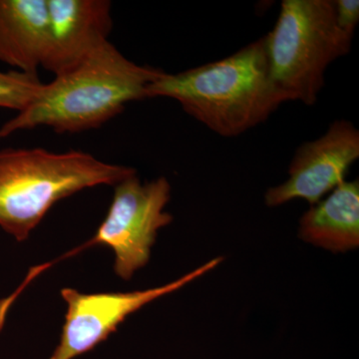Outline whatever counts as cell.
<instances>
[{
	"instance_id": "obj_11",
	"label": "cell",
	"mask_w": 359,
	"mask_h": 359,
	"mask_svg": "<svg viewBox=\"0 0 359 359\" xmlns=\"http://www.w3.org/2000/svg\"><path fill=\"white\" fill-rule=\"evenodd\" d=\"M43 84L39 75L11 70L0 71V108L25 110L36 98Z\"/></svg>"
},
{
	"instance_id": "obj_1",
	"label": "cell",
	"mask_w": 359,
	"mask_h": 359,
	"mask_svg": "<svg viewBox=\"0 0 359 359\" xmlns=\"http://www.w3.org/2000/svg\"><path fill=\"white\" fill-rule=\"evenodd\" d=\"M163 73L136 65L108 41L72 69L43 84L25 110L0 127V139L42 126L59 134L99 128L127 104L148 99L149 85Z\"/></svg>"
},
{
	"instance_id": "obj_12",
	"label": "cell",
	"mask_w": 359,
	"mask_h": 359,
	"mask_svg": "<svg viewBox=\"0 0 359 359\" xmlns=\"http://www.w3.org/2000/svg\"><path fill=\"white\" fill-rule=\"evenodd\" d=\"M334 15L340 32L353 39L359 22L358 0H334Z\"/></svg>"
},
{
	"instance_id": "obj_5",
	"label": "cell",
	"mask_w": 359,
	"mask_h": 359,
	"mask_svg": "<svg viewBox=\"0 0 359 359\" xmlns=\"http://www.w3.org/2000/svg\"><path fill=\"white\" fill-rule=\"evenodd\" d=\"M114 187L109 212L95 236L59 261L93 245H107L114 252L116 275L128 280L148 264L158 231L173 221L165 212L171 185L164 177L143 184L135 174Z\"/></svg>"
},
{
	"instance_id": "obj_2",
	"label": "cell",
	"mask_w": 359,
	"mask_h": 359,
	"mask_svg": "<svg viewBox=\"0 0 359 359\" xmlns=\"http://www.w3.org/2000/svg\"><path fill=\"white\" fill-rule=\"evenodd\" d=\"M173 99L187 114L222 137H237L269 119L287 102L269 75L264 37L228 57L164 72L149 85L147 98Z\"/></svg>"
},
{
	"instance_id": "obj_3",
	"label": "cell",
	"mask_w": 359,
	"mask_h": 359,
	"mask_svg": "<svg viewBox=\"0 0 359 359\" xmlns=\"http://www.w3.org/2000/svg\"><path fill=\"white\" fill-rule=\"evenodd\" d=\"M136 170L82 151L42 148L0 151V226L22 242L52 205L84 189L117 185Z\"/></svg>"
},
{
	"instance_id": "obj_9",
	"label": "cell",
	"mask_w": 359,
	"mask_h": 359,
	"mask_svg": "<svg viewBox=\"0 0 359 359\" xmlns=\"http://www.w3.org/2000/svg\"><path fill=\"white\" fill-rule=\"evenodd\" d=\"M48 36L47 0H0V61L37 74Z\"/></svg>"
},
{
	"instance_id": "obj_7",
	"label": "cell",
	"mask_w": 359,
	"mask_h": 359,
	"mask_svg": "<svg viewBox=\"0 0 359 359\" xmlns=\"http://www.w3.org/2000/svg\"><path fill=\"white\" fill-rule=\"evenodd\" d=\"M358 158V129L347 120H337L320 138L297 148L290 164L289 179L266 191V205L278 207L295 199L318 204L346 181L349 168Z\"/></svg>"
},
{
	"instance_id": "obj_6",
	"label": "cell",
	"mask_w": 359,
	"mask_h": 359,
	"mask_svg": "<svg viewBox=\"0 0 359 359\" xmlns=\"http://www.w3.org/2000/svg\"><path fill=\"white\" fill-rule=\"evenodd\" d=\"M222 261L223 257H217L179 280L155 289L90 294L63 289L61 295L67 304V313L60 342L49 359H73L88 353L115 332L130 314L163 295L185 287L216 268Z\"/></svg>"
},
{
	"instance_id": "obj_10",
	"label": "cell",
	"mask_w": 359,
	"mask_h": 359,
	"mask_svg": "<svg viewBox=\"0 0 359 359\" xmlns=\"http://www.w3.org/2000/svg\"><path fill=\"white\" fill-rule=\"evenodd\" d=\"M299 238L334 252L359 245V182H342L328 197L311 205L299 221Z\"/></svg>"
},
{
	"instance_id": "obj_8",
	"label": "cell",
	"mask_w": 359,
	"mask_h": 359,
	"mask_svg": "<svg viewBox=\"0 0 359 359\" xmlns=\"http://www.w3.org/2000/svg\"><path fill=\"white\" fill-rule=\"evenodd\" d=\"M49 36L42 68L59 75L107 43L113 27L108 0H47Z\"/></svg>"
},
{
	"instance_id": "obj_4",
	"label": "cell",
	"mask_w": 359,
	"mask_h": 359,
	"mask_svg": "<svg viewBox=\"0 0 359 359\" xmlns=\"http://www.w3.org/2000/svg\"><path fill=\"white\" fill-rule=\"evenodd\" d=\"M264 37L269 75L287 101L316 103L325 72L346 56L353 39L335 22L334 0H283Z\"/></svg>"
}]
</instances>
